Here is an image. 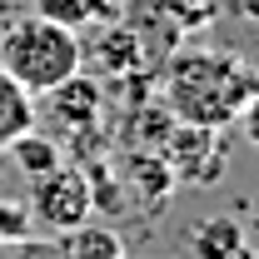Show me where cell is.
<instances>
[{"instance_id":"cell-14","label":"cell","mask_w":259,"mask_h":259,"mask_svg":"<svg viewBox=\"0 0 259 259\" xmlns=\"http://www.w3.org/2000/svg\"><path fill=\"white\" fill-rule=\"evenodd\" d=\"M0 25H5V20H0Z\"/></svg>"},{"instance_id":"cell-6","label":"cell","mask_w":259,"mask_h":259,"mask_svg":"<svg viewBox=\"0 0 259 259\" xmlns=\"http://www.w3.org/2000/svg\"><path fill=\"white\" fill-rule=\"evenodd\" d=\"M50 110H55V120H65L70 130H85L90 120H95V110H100V85L80 70V75H70L65 85H55L50 90Z\"/></svg>"},{"instance_id":"cell-13","label":"cell","mask_w":259,"mask_h":259,"mask_svg":"<svg viewBox=\"0 0 259 259\" xmlns=\"http://www.w3.org/2000/svg\"><path fill=\"white\" fill-rule=\"evenodd\" d=\"M234 259H259V249H249V244H244V249H239Z\"/></svg>"},{"instance_id":"cell-11","label":"cell","mask_w":259,"mask_h":259,"mask_svg":"<svg viewBox=\"0 0 259 259\" xmlns=\"http://www.w3.org/2000/svg\"><path fill=\"white\" fill-rule=\"evenodd\" d=\"M30 10L45 15V20H55V25L85 30V25H95L100 15L110 10V0H30Z\"/></svg>"},{"instance_id":"cell-5","label":"cell","mask_w":259,"mask_h":259,"mask_svg":"<svg viewBox=\"0 0 259 259\" xmlns=\"http://www.w3.org/2000/svg\"><path fill=\"white\" fill-rule=\"evenodd\" d=\"M164 164L175 180H190V185H209L225 175V130L209 125H169L164 140Z\"/></svg>"},{"instance_id":"cell-10","label":"cell","mask_w":259,"mask_h":259,"mask_svg":"<svg viewBox=\"0 0 259 259\" xmlns=\"http://www.w3.org/2000/svg\"><path fill=\"white\" fill-rule=\"evenodd\" d=\"M95 65L105 70V75H125V70H135V65H140V40H135V30L110 25L105 40L95 45Z\"/></svg>"},{"instance_id":"cell-8","label":"cell","mask_w":259,"mask_h":259,"mask_svg":"<svg viewBox=\"0 0 259 259\" xmlns=\"http://www.w3.org/2000/svg\"><path fill=\"white\" fill-rule=\"evenodd\" d=\"M25 130H35V95L0 70V150L10 140H20Z\"/></svg>"},{"instance_id":"cell-12","label":"cell","mask_w":259,"mask_h":259,"mask_svg":"<svg viewBox=\"0 0 259 259\" xmlns=\"http://www.w3.org/2000/svg\"><path fill=\"white\" fill-rule=\"evenodd\" d=\"M234 125L244 130V140H249V145H254V150H259V95L249 100V105H244V115H239Z\"/></svg>"},{"instance_id":"cell-1","label":"cell","mask_w":259,"mask_h":259,"mask_svg":"<svg viewBox=\"0 0 259 259\" xmlns=\"http://www.w3.org/2000/svg\"><path fill=\"white\" fill-rule=\"evenodd\" d=\"M259 95V70L229 50H185L164 70V110L180 125L229 130Z\"/></svg>"},{"instance_id":"cell-7","label":"cell","mask_w":259,"mask_h":259,"mask_svg":"<svg viewBox=\"0 0 259 259\" xmlns=\"http://www.w3.org/2000/svg\"><path fill=\"white\" fill-rule=\"evenodd\" d=\"M244 244H249V234H244L239 220H229V214L199 220V225H194V239H190L194 259H234Z\"/></svg>"},{"instance_id":"cell-3","label":"cell","mask_w":259,"mask_h":259,"mask_svg":"<svg viewBox=\"0 0 259 259\" xmlns=\"http://www.w3.org/2000/svg\"><path fill=\"white\" fill-rule=\"evenodd\" d=\"M30 225L40 229H75L90 220V209H95V185H90V175L85 169H75V164H55L50 175H40L30 180Z\"/></svg>"},{"instance_id":"cell-2","label":"cell","mask_w":259,"mask_h":259,"mask_svg":"<svg viewBox=\"0 0 259 259\" xmlns=\"http://www.w3.org/2000/svg\"><path fill=\"white\" fill-rule=\"evenodd\" d=\"M0 70L25 85L30 95H50L55 85H65L70 75L85 70V45L80 30L55 25L45 15H20L10 25H0Z\"/></svg>"},{"instance_id":"cell-4","label":"cell","mask_w":259,"mask_h":259,"mask_svg":"<svg viewBox=\"0 0 259 259\" xmlns=\"http://www.w3.org/2000/svg\"><path fill=\"white\" fill-rule=\"evenodd\" d=\"M0 259H125V239L110 225H75V229H55L50 239H5Z\"/></svg>"},{"instance_id":"cell-9","label":"cell","mask_w":259,"mask_h":259,"mask_svg":"<svg viewBox=\"0 0 259 259\" xmlns=\"http://www.w3.org/2000/svg\"><path fill=\"white\" fill-rule=\"evenodd\" d=\"M5 150H10V160H15V169H20L25 180H40V175H50V169L60 164L55 140H45V135H35V130H25L20 140H10Z\"/></svg>"}]
</instances>
